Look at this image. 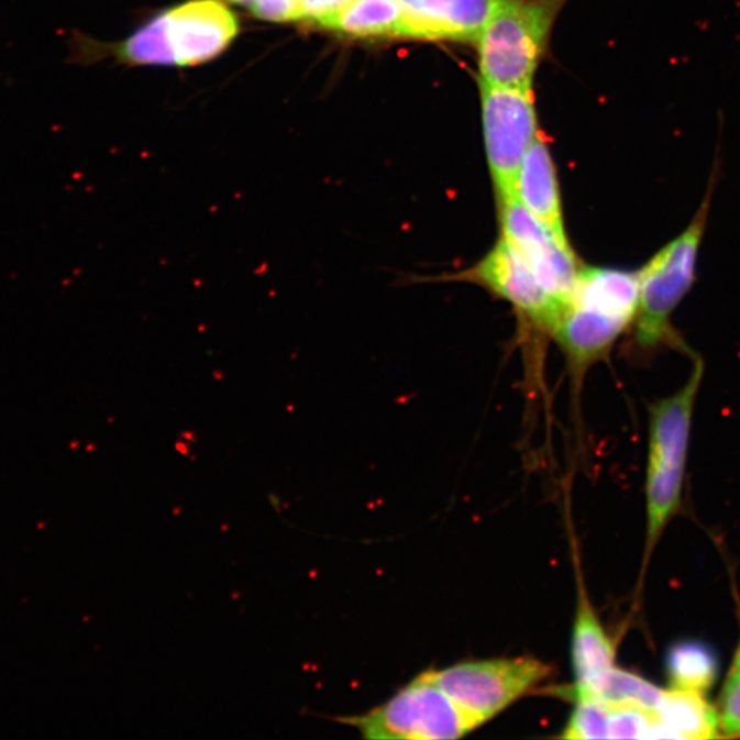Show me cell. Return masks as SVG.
<instances>
[{
  "mask_svg": "<svg viewBox=\"0 0 740 740\" xmlns=\"http://www.w3.org/2000/svg\"><path fill=\"white\" fill-rule=\"evenodd\" d=\"M733 664L740 665V642H739V647H738V650H737L736 661H733Z\"/></svg>",
  "mask_w": 740,
  "mask_h": 740,
  "instance_id": "obj_23",
  "label": "cell"
},
{
  "mask_svg": "<svg viewBox=\"0 0 740 740\" xmlns=\"http://www.w3.org/2000/svg\"><path fill=\"white\" fill-rule=\"evenodd\" d=\"M324 27L355 38H413L399 0H353Z\"/></svg>",
  "mask_w": 740,
  "mask_h": 740,
  "instance_id": "obj_15",
  "label": "cell"
},
{
  "mask_svg": "<svg viewBox=\"0 0 740 740\" xmlns=\"http://www.w3.org/2000/svg\"><path fill=\"white\" fill-rule=\"evenodd\" d=\"M417 41H476L488 0H399Z\"/></svg>",
  "mask_w": 740,
  "mask_h": 740,
  "instance_id": "obj_13",
  "label": "cell"
},
{
  "mask_svg": "<svg viewBox=\"0 0 740 740\" xmlns=\"http://www.w3.org/2000/svg\"><path fill=\"white\" fill-rule=\"evenodd\" d=\"M665 671L671 688L705 695L719 676V656L704 642H677L666 651Z\"/></svg>",
  "mask_w": 740,
  "mask_h": 740,
  "instance_id": "obj_17",
  "label": "cell"
},
{
  "mask_svg": "<svg viewBox=\"0 0 740 740\" xmlns=\"http://www.w3.org/2000/svg\"><path fill=\"white\" fill-rule=\"evenodd\" d=\"M253 14L259 20L288 22L302 19V0H255Z\"/></svg>",
  "mask_w": 740,
  "mask_h": 740,
  "instance_id": "obj_20",
  "label": "cell"
},
{
  "mask_svg": "<svg viewBox=\"0 0 740 740\" xmlns=\"http://www.w3.org/2000/svg\"><path fill=\"white\" fill-rule=\"evenodd\" d=\"M664 739H715L720 737L717 710L704 694L665 689L659 709Z\"/></svg>",
  "mask_w": 740,
  "mask_h": 740,
  "instance_id": "obj_16",
  "label": "cell"
},
{
  "mask_svg": "<svg viewBox=\"0 0 740 740\" xmlns=\"http://www.w3.org/2000/svg\"><path fill=\"white\" fill-rule=\"evenodd\" d=\"M638 302V272L584 268L552 331L573 363L587 366L608 354L633 324Z\"/></svg>",
  "mask_w": 740,
  "mask_h": 740,
  "instance_id": "obj_3",
  "label": "cell"
},
{
  "mask_svg": "<svg viewBox=\"0 0 740 740\" xmlns=\"http://www.w3.org/2000/svg\"><path fill=\"white\" fill-rule=\"evenodd\" d=\"M352 2L353 0H302V19L324 27L328 21Z\"/></svg>",
  "mask_w": 740,
  "mask_h": 740,
  "instance_id": "obj_21",
  "label": "cell"
},
{
  "mask_svg": "<svg viewBox=\"0 0 740 740\" xmlns=\"http://www.w3.org/2000/svg\"><path fill=\"white\" fill-rule=\"evenodd\" d=\"M717 717L720 737H740V665L733 664L722 687Z\"/></svg>",
  "mask_w": 740,
  "mask_h": 740,
  "instance_id": "obj_19",
  "label": "cell"
},
{
  "mask_svg": "<svg viewBox=\"0 0 740 740\" xmlns=\"http://www.w3.org/2000/svg\"><path fill=\"white\" fill-rule=\"evenodd\" d=\"M570 721L561 738L564 739H659L664 738L656 711L632 706L604 703L587 697H576Z\"/></svg>",
  "mask_w": 740,
  "mask_h": 740,
  "instance_id": "obj_11",
  "label": "cell"
},
{
  "mask_svg": "<svg viewBox=\"0 0 740 740\" xmlns=\"http://www.w3.org/2000/svg\"><path fill=\"white\" fill-rule=\"evenodd\" d=\"M704 372V361L694 355L687 383L670 397L656 400L649 411L648 556L681 505L694 409Z\"/></svg>",
  "mask_w": 740,
  "mask_h": 740,
  "instance_id": "obj_4",
  "label": "cell"
},
{
  "mask_svg": "<svg viewBox=\"0 0 740 740\" xmlns=\"http://www.w3.org/2000/svg\"><path fill=\"white\" fill-rule=\"evenodd\" d=\"M565 0H488L476 37L478 82L532 90Z\"/></svg>",
  "mask_w": 740,
  "mask_h": 740,
  "instance_id": "obj_2",
  "label": "cell"
},
{
  "mask_svg": "<svg viewBox=\"0 0 740 740\" xmlns=\"http://www.w3.org/2000/svg\"><path fill=\"white\" fill-rule=\"evenodd\" d=\"M484 146L498 199L515 197L517 174L538 141V113L532 90L482 85Z\"/></svg>",
  "mask_w": 740,
  "mask_h": 740,
  "instance_id": "obj_8",
  "label": "cell"
},
{
  "mask_svg": "<svg viewBox=\"0 0 740 740\" xmlns=\"http://www.w3.org/2000/svg\"><path fill=\"white\" fill-rule=\"evenodd\" d=\"M552 673V666L531 655L460 662L431 671L438 686L481 725L531 693Z\"/></svg>",
  "mask_w": 740,
  "mask_h": 740,
  "instance_id": "obj_7",
  "label": "cell"
},
{
  "mask_svg": "<svg viewBox=\"0 0 740 740\" xmlns=\"http://www.w3.org/2000/svg\"><path fill=\"white\" fill-rule=\"evenodd\" d=\"M498 203L502 236L524 255L543 288L565 306L581 274L571 244L562 243L515 197L498 199Z\"/></svg>",
  "mask_w": 740,
  "mask_h": 740,
  "instance_id": "obj_9",
  "label": "cell"
},
{
  "mask_svg": "<svg viewBox=\"0 0 740 740\" xmlns=\"http://www.w3.org/2000/svg\"><path fill=\"white\" fill-rule=\"evenodd\" d=\"M515 198L543 222L564 244L567 242L559 179L552 153L541 136L532 144L530 152L517 174Z\"/></svg>",
  "mask_w": 740,
  "mask_h": 740,
  "instance_id": "obj_12",
  "label": "cell"
},
{
  "mask_svg": "<svg viewBox=\"0 0 740 740\" xmlns=\"http://www.w3.org/2000/svg\"><path fill=\"white\" fill-rule=\"evenodd\" d=\"M664 694L665 689L656 687L647 678L615 666L600 675L584 692L576 693L575 698L587 695L608 704L656 711Z\"/></svg>",
  "mask_w": 740,
  "mask_h": 740,
  "instance_id": "obj_18",
  "label": "cell"
},
{
  "mask_svg": "<svg viewBox=\"0 0 740 740\" xmlns=\"http://www.w3.org/2000/svg\"><path fill=\"white\" fill-rule=\"evenodd\" d=\"M471 276L550 330H553L565 308L543 288L520 250L504 236L471 270Z\"/></svg>",
  "mask_w": 740,
  "mask_h": 740,
  "instance_id": "obj_10",
  "label": "cell"
},
{
  "mask_svg": "<svg viewBox=\"0 0 740 740\" xmlns=\"http://www.w3.org/2000/svg\"><path fill=\"white\" fill-rule=\"evenodd\" d=\"M716 176L717 169L711 174L708 191L686 230L638 270L639 302L633 339L641 353L654 354L664 347L687 352L686 344L672 325V317L697 280L698 257L708 227Z\"/></svg>",
  "mask_w": 740,
  "mask_h": 740,
  "instance_id": "obj_1",
  "label": "cell"
},
{
  "mask_svg": "<svg viewBox=\"0 0 740 740\" xmlns=\"http://www.w3.org/2000/svg\"><path fill=\"white\" fill-rule=\"evenodd\" d=\"M342 721L371 740L459 739L482 726L438 686L431 671L421 673L386 704Z\"/></svg>",
  "mask_w": 740,
  "mask_h": 740,
  "instance_id": "obj_6",
  "label": "cell"
},
{
  "mask_svg": "<svg viewBox=\"0 0 740 740\" xmlns=\"http://www.w3.org/2000/svg\"><path fill=\"white\" fill-rule=\"evenodd\" d=\"M573 693L592 686L600 675L616 666V648L597 611L581 588L572 633Z\"/></svg>",
  "mask_w": 740,
  "mask_h": 740,
  "instance_id": "obj_14",
  "label": "cell"
},
{
  "mask_svg": "<svg viewBox=\"0 0 740 740\" xmlns=\"http://www.w3.org/2000/svg\"><path fill=\"white\" fill-rule=\"evenodd\" d=\"M238 32L236 15L221 0H188L133 33L117 57L133 65L203 64L219 57Z\"/></svg>",
  "mask_w": 740,
  "mask_h": 740,
  "instance_id": "obj_5",
  "label": "cell"
},
{
  "mask_svg": "<svg viewBox=\"0 0 740 740\" xmlns=\"http://www.w3.org/2000/svg\"><path fill=\"white\" fill-rule=\"evenodd\" d=\"M228 2L239 5H246V8H252L255 3V0H228Z\"/></svg>",
  "mask_w": 740,
  "mask_h": 740,
  "instance_id": "obj_22",
  "label": "cell"
}]
</instances>
